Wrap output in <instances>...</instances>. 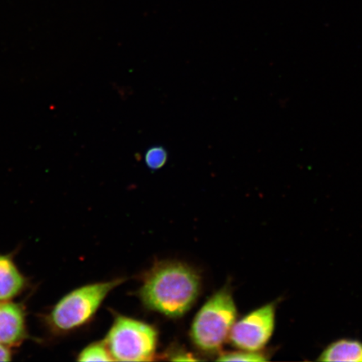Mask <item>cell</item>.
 Segmentation results:
<instances>
[{"mask_svg":"<svg viewBox=\"0 0 362 362\" xmlns=\"http://www.w3.org/2000/svg\"><path fill=\"white\" fill-rule=\"evenodd\" d=\"M25 318L20 305L0 300V344L17 346L25 338Z\"/></svg>","mask_w":362,"mask_h":362,"instance_id":"6","label":"cell"},{"mask_svg":"<svg viewBox=\"0 0 362 362\" xmlns=\"http://www.w3.org/2000/svg\"><path fill=\"white\" fill-rule=\"evenodd\" d=\"M167 152L164 148L153 147L149 148L146 155V162L149 169L158 170L165 165Z\"/></svg>","mask_w":362,"mask_h":362,"instance_id":"11","label":"cell"},{"mask_svg":"<svg viewBox=\"0 0 362 362\" xmlns=\"http://www.w3.org/2000/svg\"><path fill=\"white\" fill-rule=\"evenodd\" d=\"M268 360L260 351H234L223 353L217 361H265Z\"/></svg>","mask_w":362,"mask_h":362,"instance_id":"10","label":"cell"},{"mask_svg":"<svg viewBox=\"0 0 362 362\" xmlns=\"http://www.w3.org/2000/svg\"><path fill=\"white\" fill-rule=\"evenodd\" d=\"M25 279L10 257L0 255V300H10L25 286Z\"/></svg>","mask_w":362,"mask_h":362,"instance_id":"7","label":"cell"},{"mask_svg":"<svg viewBox=\"0 0 362 362\" xmlns=\"http://www.w3.org/2000/svg\"><path fill=\"white\" fill-rule=\"evenodd\" d=\"M105 343L117 361H151L156 356L158 334L143 321L117 315Z\"/></svg>","mask_w":362,"mask_h":362,"instance_id":"4","label":"cell"},{"mask_svg":"<svg viewBox=\"0 0 362 362\" xmlns=\"http://www.w3.org/2000/svg\"><path fill=\"white\" fill-rule=\"evenodd\" d=\"M124 279L92 284L75 289L57 303L49 316L53 329L61 332H71L87 324L93 318L113 288Z\"/></svg>","mask_w":362,"mask_h":362,"instance_id":"3","label":"cell"},{"mask_svg":"<svg viewBox=\"0 0 362 362\" xmlns=\"http://www.w3.org/2000/svg\"><path fill=\"white\" fill-rule=\"evenodd\" d=\"M318 361L361 362L362 343L356 339H339L325 348Z\"/></svg>","mask_w":362,"mask_h":362,"instance_id":"8","label":"cell"},{"mask_svg":"<svg viewBox=\"0 0 362 362\" xmlns=\"http://www.w3.org/2000/svg\"><path fill=\"white\" fill-rule=\"evenodd\" d=\"M275 321L274 303L260 307L234 324L230 341L240 350L260 351L273 337Z\"/></svg>","mask_w":362,"mask_h":362,"instance_id":"5","label":"cell"},{"mask_svg":"<svg viewBox=\"0 0 362 362\" xmlns=\"http://www.w3.org/2000/svg\"><path fill=\"white\" fill-rule=\"evenodd\" d=\"M79 361H112L105 341L90 344L78 356Z\"/></svg>","mask_w":362,"mask_h":362,"instance_id":"9","label":"cell"},{"mask_svg":"<svg viewBox=\"0 0 362 362\" xmlns=\"http://www.w3.org/2000/svg\"><path fill=\"white\" fill-rule=\"evenodd\" d=\"M200 291V277L192 268L182 262H161L144 277L140 297L148 309L179 318L191 310Z\"/></svg>","mask_w":362,"mask_h":362,"instance_id":"1","label":"cell"},{"mask_svg":"<svg viewBox=\"0 0 362 362\" xmlns=\"http://www.w3.org/2000/svg\"><path fill=\"white\" fill-rule=\"evenodd\" d=\"M238 310L228 288L221 289L199 310L193 320L191 337L199 349L219 351L236 323Z\"/></svg>","mask_w":362,"mask_h":362,"instance_id":"2","label":"cell"},{"mask_svg":"<svg viewBox=\"0 0 362 362\" xmlns=\"http://www.w3.org/2000/svg\"><path fill=\"white\" fill-rule=\"evenodd\" d=\"M11 361V353L6 346L0 344V361Z\"/></svg>","mask_w":362,"mask_h":362,"instance_id":"12","label":"cell"}]
</instances>
